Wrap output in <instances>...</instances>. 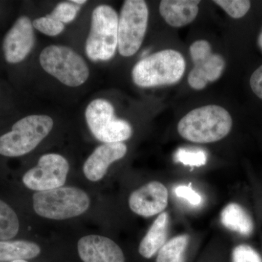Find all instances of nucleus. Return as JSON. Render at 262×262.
Returning a JSON list of instances; mask_svg holds the SVG:
<instances>
[{
  "instance_id": "obj_1",
  "label": "nucleus",
  "mask_w": 262,
  "mask_h": 262,
  "mask_svg": "<svg viewBox=\"0 0 262 262\" xmlns=\"http://www.w3.org/2000/svg\"><path fill=\"white\" fill-rule=\"evenodd\" d=\"M232 127L230 114L217 105H208L196 108L183 117L179 122L178 132L183 139L208 144L222 140Z\"/></svg>"
},
{
  "instance_id": "obj_2",
  "label": "nucleus",
  "mask_w": 262,
  "mask_h": 262,
  "mask_svg": "<svg viewBox=\"0 0 262 262\" xmlns=\"http://www.w3.org/2000/svg\"><path fill=\"white\" fill-rule=\"evenodd\" d=\"M185 70V60L179 52L163 50L138 62L133 68L132 79L139 87H158L177 83Z\"/></svg>"
},
{
  "instance_id": "obj_3",
  "label": "nucleus",
  "mask_w": 262,
  "mask_h": 262,
  "mask_svg": "<svg viewBox=\"0 0 262 262\" xmlns=\"http://www.w3.org/2000/svg\"><path fill=\"white\" fill-rule=\"evenodd\" d=\"M53 120L46 115H32L20 119L12 130L0 137V155L23 156L46 139L53 127Z\"/></svg>"
},
{
  "instance_id": "obj_4",
  "label": "nucleus",
  "mask_w": 262,
  "mask_h": 262,
  "mask_svg": "<svg viewBox=\"0 0 262 262\" xmlns=\"http://www.w3.org/2000/svg\"><path fill=\"white\" fill-rule=\"evenodd\" d=\"M90 198L82 189L59 187L37 192L33 195V206L38 215L50 220H63L82 215L89 209Z\"/></svg>"
},
{
  "instance_id": "obj_5",
  "label": "nucleus",
  "mask_w": 262,
  "mask_h": 262,
  "mask_svg": "<svg viewBox=\"0 0 262 262\" xmlns=\"http://www.w3.org/2000/svg\"><path fill=\"white\" fill-rule=\"evenodd\" d=\"M119 16L113 8L100 5L91 16V30L85 44V53L93 61L112 59L117 49Z\"/></svg>"
},
{
  "instance_id": "obj_6",
  "label": "nucleus",
  "mask_w": 262,
  "mask_h": 262,
  "mask_svg": "<svg viewBox=\"0 0 262 262\" xmlns=\"http://www.w3.org/2000/svg\"><path fill=\"white\" fill-rule=\"evenodd\" d=\"M39 63L47 73L69 87H79L89 77V66L84 58L67 46L51 45L44 48Z\"/></svg>"
},
{
  "instance_id": "obj_7",
  "label": "nucleus",
  "mask_w": 262,
  "mask_h": 262,
  "mask_svg": "<svg viewBox=\"0 0 262 262\" xmlns=\"http://www.w3.org/2000/svg\"><path fill=\"white\" fill-rule=\"evenodd\" d=\"M149 20V9L143 0L124 2L118 19L117 50L123 57L135 55L140 49Z\"/></svg>"
},
{
  "instance_id": "obj_8",
  "label": "nucleus",
  "mask_w": 262,
  "mask_h": 262,
  "mask_svg": "<svg viewBox=\"0 0 262 262\" xmlns=\"http://www.w3.org/2000/svg\"><path fill=\"white\" fill-rule=\"evenodd\" d=\"M88 125L96 139L104 143H120L130 139L133 129L129 122L117 118L110 101L97 98L85 110Z\"/></svg>"
},
{
  "instance_id": "obj_9",
  "label": "nucleus",
  "mask_w": 262,
  "mask_h": 262,
  "mask_svg": "<svg viewBox=\"0 0 262 262\" xmlns=\"http://www.w3.org/2000/svg\"><path fill=\"white\" fill-rule=\"evenodd\" d=\"M194 67L188 75V83L192 89L201 91L209 82L218 80L225 69L226 62L220 54L212 53L211 44L199 39L189 47Z\"/></svg>"
},
{
  "instance_id": "obj_10",
  "label": "nucleus",
  "mask_w": 262,
  "mask_h": 262,
  "mask_svg": "<svg viewBox=\"0 0 262 262\" xmlns=\"http://www.w3.org/2000/svg\"><path fill=\"white\" fill-rule=\"evenodd\" d=\"M70 170V165L61 155H42L37 165L24 174V185L32 190L42 192L63 187Z\"/></svg>"
},
{
  "instance_id": "obj_11",
  "label": "nucleus",
  "mask_w": 262,
  "mask_h": 262,
  "mask_svg": "<svg viewBox=\"0 0 262 262\" xmlns=\"http://www.w3.org/2000/svg\"><path fill=\"white\" fill-rule=\"evenodd\" d=\"M34 43L35 35L32 20L26 15L19 17L3 40L5 60L10 63L24 61L32 51Z\"/></svg>"
},
{
  "instance_id": "obj_12",
  "label": "nucleus",
  "mask_w": 262,
  "mask_h": 262,
  "mask_svg": "<svg viewBox=\"0 0 262 262\" xmlns=\"http://www.w3.org/2000/svg\"><path fill=\"white\" fill-rule=\"evenodd\" d=\"M168 203L166 187L159 182H151L131 193L129 206L131 211L143 217L162 213Z\"/></svg>"
},
{
  "instance_id": "obj_13",
  "label": "nucleus",
  "mask_w": 262,
  "mask_h": 262,
  "mask_svg": "<svg viewBox=\"0 0 262 262\" xmlns=\"http://www.w3.org/2000/svg\"><path fill=\"white\" fill-rule=\"evenodd\" d=\"M79 256L83 262H125L122 248L113 239L101 235L84 236L77 244Z\"/></svg>"
},
{
  "instance_id": "obj_14",
  "label": "nucleus",
  "mask_w": 262,
  "mask_h": 262,
  "mask_svg": "<svg viewBox=\"0 0 262 262\" xmlns=\"http://www.w3.org/2000/svg\"><path fill=\"white\" fill-rule=\"evenodd\" d=\"M127 151V146L122 142L106 143L98 146L84 164L86 178L91 182L101 180L106 175L110 165L124 158Z\"/></svg>"
},
{
  "instance_id": "obj_15",
  "label": "nucleus",
  "mask_w": 262,
  "mask_h": 262,
  "mask_svg": "<svg viewBox=\"0 0 262 262\" xmlns=\"http://www.w3.org/2000/svg\"><path fill=\"white\" fill-rule=\"evenodd\" d=\"M198 0H164L160 2V15L168 25L175 28L194 21L199 13Z\"/></svg>"
},
{
  "instance_id": "obj_16",
  "label": "nucleus",
  "mask_w": 262,
  "mask_h": 262,
  "mask_svg": "<svg viewBox=\"0 0 262 262\" xmlns=\"http://www.w3.org/2000/svg\"><path fill=\"white\" fill-rule=\"evenodd\" d=\"M168 223V213L163 212L158 215L139 244V253L141 257L151 259L157 256L167 242Z\"/></svg>"
},
{
  "instance_id": "obj_17",
  "label": "nucleus",
  "mask_w": 262,
  "mask_h": 262,
  "mask_svg": "<svg viewBox=\"0 0 262 262\" xmlns=\"http://www.w3.org/2000/svg\"><path fill=\"white\" fill-rule=\"evenodd\" d=\"M221 222L226 228L241 235L250 236L254 229L252 218L238 203H231L221 213Z\"/></svg>"
},
{
  "instance_id": "obj_18",
  "label": "nucleus",
  "mask_w": 262,
  "mask_h": 262,
  "mask_svg": "<svg viewBox=\"0 0 262 262\" xmlns=\"http://www.w3.org/2000/svg\"><path fill=\"white\" fill-rule=\"evenodd\" d=\"M40 253L41 248L35 243L27 241H0V262L32 259Z\"/></svg>"
},
{
  "instance_id": "obj_19",
  "label": "nucleus",
  "mask_w": 262,
  "mask_h": 262,
  "mask_svg": "<svg viewBox=\"0 0 262 262\" xmlns=\"http://www.w3.org/2000/svg\"><path fill=\"white\" fill-rule=\"evenodd\" d=\"M189 239L188 234L169 239L157 254L155 262H188Z\"/></svg>"
},
{
  "instance_id": "obj_20",
  "label": "nucleus",
  "mask_w": 262,
  "mask_h": 262,
  "mask_svg": "<svg viewBox=\"0 0 262 262\" xmlns=\"http://www.w3.org/2000/svg\"><path fill=\"white\" fill-rule=\"evenodd\" d=\"M19 221L15 212L0 200V241H8L18 234Z\"/></svg>"
},
{
  "instance_id": "obj_21",
  "label": "nucleus",
  "mask_w": 262,
  "mask_h": 262,
  "mask_svg": "<svg viewBox=\"0 0 262 262\" xmlns=\"http://www.w3.org/2000/svg\"><path fill=\"white\" fill-rule=\"evenodd\" d=\"M176 162L191 167H201L206 165L208 156L204 150L180 148L176 151Z\"/></svg>"
},
{
  "instance_id": "obj_22",
  "label": "nucleus",
  "mask_w": 262,
  "mask_h": 262,
  "mask_svg": "<svg viewBox=\"0 0 262 262\" xmlns=\"http://www.w3.org/2000/svg\"><path fill=\"white\" fill-rule=\"evenodd\" d=\"M215 5H219L226 13L233 18H241L245 16L251 6L248 0H215Z\"/></svg>"
},
{
  "instance_id": "obj_23",
  "label": "nucleus",
  "mask_w": 262,
  "mask_h": 262,
  "mask_svg": "<svg viewBox=\"0 0 262 262\" xmlns=\"http://www.w3.org/2000/svg\"><path fill=\"white\" fill-rule=\"evenodd\" d=\"M32 25L34 29L50 37L58 35L65 29L64 24L50 15L35 19L33 20Z\"/></svg>"
},
{
  "instance_id": "obj_24",
  "label": "nucleus",
  "mask_w": 262,
  "mask_h": 262,
  "mask_svg": "<svg viewBox=\"0 0 262 262\" xmlns=\"http://www.w3.org/2000/svg\"><path fill=\"white\" fill-rule=\"evenodd\" d=\"M80 10V6L75 3L64 2L57 5L49 15L63 24H69L75 20Z\"/></svg>"
},
{
  "instance_id": "obj_25",
  "label": "nucleus",
  "mask_w": 262,
  "mask_h": 262,
  "mask_svg": "<svg viewBox=\"0 0 262 262\" xmlns=\"http://www.w3.org/2000/svg\"><path fill=\"white\" fill-rule=\"evenodd\" d=\"M231 262H262V256L252 246L239 244L232 249Z\"/></svg>"
},
{
  "instance_id": "obj_26",
  "label": "nucleus",
  "mask_w": 262,
  "mask_h": 262,
  "mask_svg": "<svg viewBox=\"0 0 262 262\" xmlns=\"http://www.w3.org/2000/svg\"><path fill=\"white\" fill-rule=\"evenodd\" d=\"M175 194L179 198L186 200L193 206H198L202 203V196L190 186L180 185L175 188Z\"/></svg>"
},
{
  "instance_id": "obj_27",
  "label": "nucleus",
  "mask_w": 262,
  "mask_h": 262,
  "mask_svg": "<svg viewBox=\"0 0 262 262\" xmlns=\"http://www.w3.org/2000/svg\"><path fill=\"white\" fill-rule=\"evenodd\" d=\"M250 85L254 94L262 99V65L251 75Z\"/></svg>"
},
{
  "instance_id": "obj_28",
  "label": "nucleus",
  "mask_w": 262,
  "mask_h": 262,
  "mask_svg": "<svg viewBox=\"0 0 262 262\" xmlns=\"http://www.w3.org/2000/svg\"><path fill=\"white\" fill-rule=\"evenodd\" d=\"M72 3H75L76 5H83L84 3H87L85 0H74V1H71Z\"/></svg>"
},
{
  "instance_id": "obj_29",
  "label": "nucleus",
  "mask_w": 262,
  "mask_h": 262,
  "mask_svg": "<svg viewBox=\"0 0 262 262\" xmlns=\"http://www.w3.org/2000/svg\"><path fill=\"white\" fill-rule=\"evenodd\" d=\"M258 46H259V48H261V50L262 51V31L260 33L259 36H258Z\"/></svg>"
},
{
  "instance_id": "obj_30",
  "label": "nucleus",
  "mask_w": 262,
  "mask_h": 262,
  "mask_svg": "<svg viewBox=\"0 0 262 262\" xmlns=\"http://www.w3.org/2000/svg\"><path fill=\"white\" fill-rule=\"evenodd\" d=\"M11 262H28L27 260H16V261H13Z\"/></svg>"
}]
</instances>
